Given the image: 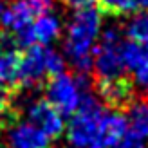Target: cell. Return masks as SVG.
<instances>
[{"instance_id":"cell-1","label":"cell","mask_w":148,"mask_h":148,"mask_svg":"<svg viewBox=\"0 0 148 148\" xmlns=\"http://www.w3.org/2000/svg\"><path fill=\"white\" fill-rule=\"evenodd\" d=\"M101 31V11L96 5H85L74 11L65 36V54L79 72L92 69V53Z\"/></svg>"},{"instance_id":"cell-2","label":"cell","mask_w":148,"mask_h":148,"mask_svg":"<svg viewBox=\"0 0 148 148\" xmlns=\"http://www.w3.org/2000/svg\"><path fill=\"white\" fill-rule=\"evenodd\" d=\"M105 108L85 90L78 110L71 116L67 127V141L72 148H103L101 146V117Z\"/></svg>"},{"instance_id":"cell-3","label":"cell","mask_w":148,"mask_h":148,"mask_svg":"<svg viewBox=\"0 0 148 148\" xmlns=\"http://www.w3.org/2000/svg\"><path fill=\"white\" fill-rule=\"evenodd\" d=\"M121 38L116 29H107L98 47L92 53V65L98 79H116L127 74V67L121 54Z\"/></svg>"},{"instance_id":"cell-4","label":"cell","mask_w":148,"mask_h":148,"mask_svg":"<svg viewBox=\"0 0 148 148\" xmlns=\"http://www.w3.org/2000/svg\"><path fill=\"white\" fill-rule=\"evenodd\" d=\"M85 90H88V87H81L78 78L62 72L49 78L45 85V99L65 117L72 116L78 110Z\"/></svg>"},{"instance_id":"cell-5","label":"cell","mask_w":148,"mask_h":148,"mask_svg":"<svg viewBox=\"0 0 148 148\" xmlns=\"http://www.w3.org/2000/svg\"><path fill=\"white\" fill-rule=\"evenodd\" d=\"M45 53H47V45H31L22 49L18 58L16 88L33 90L47 78Z\"/></svg>"},{"instance_id":"cell-6","label":"cell","mask_w":148,"mask_h":148,"mask_svg":"<svg viewBox=\"0 0 148 148\" xmlns=\"http://www.w3.org/2000/svg\"><path fill=\"white\" fill-rule=\"evenodd\" d=\"M22 108L25 112L27 121L38 127L49 139H56L63 134L65 130L63 116L47 99H33Z\"/></svg>"},{"instance_id":"cell-7","label":"cell","mask_w":148,"mask_h":148,"mask_svg":"<svg viewBox=\"0 0 148 148\" xmlns=\"http://www.w3.org/2000/svg\"><path fill=\"white\" fill-rule=\"evenodd\" d=\"M7 148H49L51 139L33 123L13 121L5 132Z\"/></svg>"},{"instance_id":"cell-8","label":"cell","mask_w":148,"mask_h":148,"mask_svg":"<svg viewBox=\"0 0 148 148\" xmlns=\"http://www.w3.org/2000/svg\"><path fill=\"white\" fill-rule=\"evenodd\" d=\"M96 88L99 98L112 108H123L132 103V83L125 76L116 79H98Z\"/></svg>"},{"instance_id":"cell-9","label":"cell","mask_w":148,"mask_h":148,"mask_svg":"<svg viewBox=\"0 0 148 148\" xmlns=\"http://www.w3.org/2000/svg\"><path fill=\"white\" fill-rule=\"evenodd\" d=\"M127 134H128L127 116H123L117 110H105L101 117V146L116 148Z\"/></svg>"},{"instance_id":"cell-10","label":"cell","mask_w":148,"mask_h":148,"mask_svg":"<svg viewBox=\"0 0 148 148\" xmlns=\"http://www.w3.org/2000/svg\"><path fill=\"white\" fill-rule=\"evenodd\" d=\"M34 18L36 16L33 14L31 7L25 4V0H13L9 5L2 7V11H0V25L5 33L11 34L27 27Z\"/></svg>"},{"instance_id":"cell-11","label":"cell","mask_w":148,"mask_h":148,"mask_svg":"<svg viewBox=\"0 0 148 148\" xmlns=\"http://www.w3.org/2000/svg\"><path fill=\"white\" fill-rule=\"evenodd\" d=\"M18 49H0V88L13 92L18 76Z\"/></svg>"},{"instance_id":"cell-12","label":"cell","mask_w":148,"mask_h":148,"mask_svg":"<svg viewBox=\"0 0 148 148\" xmlns=\"http://www.w3.org/2000/svg\"><path fill=\"white\" fill-rule=\"evenodd\" d=\"M128 136L141 141L148 139V101H136L128 105Z\"/></svg>"},{"instance_id":"cell-13","label":"cell","mask_w":148,"mask_h":148,"mask_svg":"<svg viewBox=\"0 0 148 148\" xmlns=\"http://www.w3.org/2000/svg\"><path fill=\"white\" fill-rule=\"evenodd\" d=\"M125 34L132 42L148 43V9L136 11V14L125 27Z\"/></svg>"},{"instance_id":"cell-14","label":"cell","mask_w":148,"mask_h":148,"mask_svg":"<svg viewBox=\"0 0 148 148\" xmlns=\"http://www.w3.org/2000/svg\"><path fill=\"white\" fill-rule=\"evenodd\" d=\"M96 7H99V11H107L112 14H128L132 13L130 0H96Z\"/></svg>"},{"instance_id":"cell-15","label":"cell","mask_w":148,"mask_h":148,"mask_svg":"<svg viewBox=\"0 0 148 148\" xmlns=\"http://www.w3.org/2000/svg\"><path fill=\"white\" fill-rule=\"evenodd\" d=\"M45 69H47V76L49 78L65 72V58L60 53H56V51L47 47V53H45Z\"/></svg>"},{"instance_id":"cell-16","label":"cell","mask_w":148,"mask_h":148,"mask_svg":"<svg viewBox=\"0 0 148 148\" xmlns=\"http://www.w3.org/2000/svg\"><path fill=\"white\" fill-rule=\"evenodd\" d=\"M25 4L31 7L34 16H42L45 13H51L54 5V0H25Z\"/></svg>"},{"instance_id":"cell-17","label":"cell","mask_w":148,"mask_h":148,"mask_svg":"<svg viewBox=\"0 0 148 148\" xmlns=\"http://www.w3.org/2000/svg\"><path fill=\"white\" fill-rule=\"evenodd\" d=\"M116 148H145V141H141V139L137 137H132V136H125L121 139V143L117 145Z\"/></svg>"},{"instance_id":"cell-18","label":"cell","mask_w":148,"mask_h":148,"mask_svg":"<svg viewBox=\"0 0 148 148\" xmlns=\"http://www.w3.org/2000/svg\"><path fill=\"white\" fill-rule=\"evenodd\" d=\"M69 5H72L74 9H79V7L85 5H96V0H65Z\"/></svg>"},{"instance_id":"cell-19","label":"cell","mask_w":148,"mask_h":148,"mask_svg":"<svg viewBox=\"0 0 148 148\" xmlns=\"http://www.w3.org/2000/svg\"><path fill=\"white\" fill-rule=\"evenodd\" d=\"M130 5H132V13L148 9V0H130Z\"/></svg>"},{"instance_id":"cell-20","label":"cell","mask_w":148,"mask_h":148,"mask_svg":"<svg viewBox=\"0 0 148 148\" xmlns=\"http://www.w3.org/2000/svg\"><path fill=\"white\" fill-rule=\"evenodd\" d=\"M7 117H9V110H7V105L0 103V130H2V127L5 125Z\"/></svg>"},{"instance_id":"cell-21","label":"cell","mask_w":148,"mask_h":148,"mask_svg":"<svg viewBox=\"0 0 148 148\" xmlns=\"http://www.w3.org/2000/svg\"><path fill=\"white\" fill-rule=\"evenodd\" d=\"M2 7H4V0H0V11H2Z\"/></svg>"},{"instance_id":"cell-22","label":"cell","mask_w":148,"mask_h":148,"mask_svg":"<svg viewBox=\"0 0 148 148\" xmlns=\"http://www.w3.org/2000/svg\"><path fill=\"white\" fill-rule=\"evenodd\" d=\"M145 87H146V90H148V83H146V85H145Z\"/></svg>"}]
</instances>
